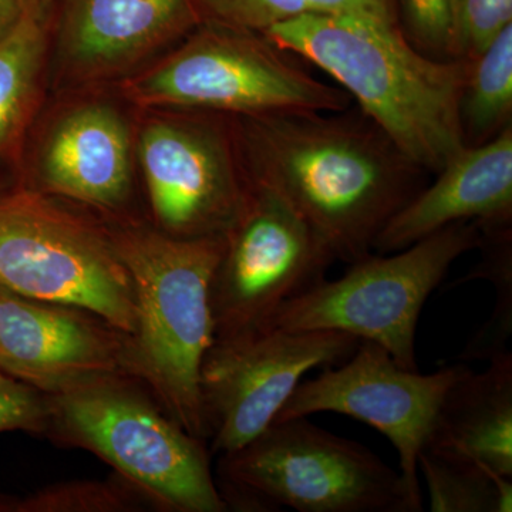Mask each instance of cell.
I'll list each match as a JSON object with an SVG mask.
<instances>
[{
    "instance_id": "cell-1",
    "label": "cell",
    "mask_w": 512,
    "mask_h": 512,
    "mask_svg": "<svg viewBox=\"0 0 512 512\" xmlns=\"http://www.w3.org/2000/svg\"><path fill=\"white\" fill-rule=\"evenodd\" d=\"M248 178L292 208L335 261L372 254L380 232L427 185L359 109L245 117Z\"/></svg>"
},
{
    "instance_id": "cell-2",
    "label": "cell",
    "mask_w": 512,
    "mask_h": 512,
    "mask_svg": "<svg viewBox=\"0 0 512 512\" xmlns=\"http://www.w3.org/2000/svg\"><path fill=\"white\" fill-rule=\"evenodd\" d=\"M261 33L328 74L426 173L467 146L461 97L470 59H434L400 23L365 16L303 15Z\"/></svg>"
},
{
    "instance_id": "cell-3",
    "label": "cell",
    "mask_w": 512,
    "mask_h": 512,
    "mask_svg": "<svg viewBox=\"0 0 512 512\" xmlns=\"http://www.w3.org/2000/svg\"><path fill=\"white\" fill-rule=\"evenodd\" d=\"M224 235L133 229L111 239L133 286L134 332L124 345V369L146 380L170 419L200 440L208 439L201 367L215 342L211 285Z\"/></svg>"
},
{
    "instance_id": "cell-4",
    "label": "cell",
    "mask_w": 512,
    "mask_h": 512,
    "mask_svg": "<svg viewBox=\"0 0 512 512\" xmlns=\"http://www.w3.org/2000/svg\"><path fill=\"white\" fill-rule=\"evenodd\" d=\"M229 507L298 512H420L402 476L369 448L308 417L275 421L221 460Z\"/></svg>"
},
{
    "instance_id": "cell-5",
    "label": "cell",
    "mask_w": 512,
    "mask_h": 512,
    "mask_svg": "<svg viewBox=\"0 0 512 512\" xmlns=\"http://www.w3.org/2000/svg\"><path fill=\"white\" fill-rule=\"evenodd\" d=\"M478 244L477 222L458 221L392 254L372 252L336 281L323 279L286 302L269 326L348 333L382 346L403 369L419 370L423 306L454 262Z\"/></svg>"
},
{
    "instance_id": "cell-6",
    "label": "cell",
    "mask_w": 512,
    "mask_h": 512,
    "mask_svg": "<svg viewBox=\"0 0 512 512\" xmlns=\"http://www.w3.org/2000/svg\"><path fill=\"white\" fill-rule=\"evenodd\" d=\"M165 63L130 84L150 106H180L255 117L348 110L345 90L309 73L298 57L255 30L208 22Z\"/></svg>"
},
{
    "instance_id": "cell-7",
    "label": "cell",
    "mask_w": 512,
    "mask_h": 512,
    "mask_svg": "<svg viewBox=\"0 0 512 512\" xmlns=\"http://www.w3.org/2000/svg\"><path fill=\"white\" fill-rule=\"evenodd\" d=\"M49 406L63 437L92 450L165 507L228 510L201 440L117 382V376L52 394Z\"/></svg>"
},
{
    "instance_id": "cell-8",
    "label": "cell",
    "mask_w": 512,
    "mask_h": 512,
    "mask_svg": "<svg viewBox=\"0 0 512 512\" xmlns=\"http://www.w3.org/2000/svg\"><path fill=\"white\" fill-rule=\"evenodd\" d=\"M0 285L134 332L133 286L113 241L39 198L0 202Z\"/></svg>"
},
{
    "instance_id": "cell-9",
    "label": "cell",
    "mask_w": 512,
    "mask_h": 512,
    "mask_svg": "<svg viewBox=\"0 0 512 512\" xmlns=\"http://www.w3.org/2000/svg\"><path fill=\"white\" fill-rule=\"evenodd\" d=\"M360 340L336 330L279 326L215 339L201 367V397L212 451L234 453L274 423L316 367L348 359Z\"/></svg>"
},
{
    "instance_id": "cell-10",
    "label": "cell",
    "mask_w": 512,
    "mask_h": 512,
    "mask_svg": "<svg viewBox=\"0 0 512 512\" xmlns=\"http://www.w3.org/2000/svg\"><path fill=\"white\" fill-rule=\"evenodd\" d=\"M335 262L315 232L274 192L252 184L224 235L211 285L215 339L271 325L276 312L326 279Z\"/></svg>"
},
{
    "instance_id": "cell-11",
    "label": "cell",
    "mask_w": 512,
    "mask_h": 512,
    "mask_svg": "<svg viewBox=\"0 0 512 512\" xmlns=\"http://www.w3.org/2000/svg\"><path fill=\"white\" fill-rule=\"evenodd\" d=\"M463 369L461 363L421 375L397 365L377 343L360 340L338 369L325 367L320 375L301 382L275 421L323 412L365 421L396 448L400 476L423 505L417 457L433 430L444 394Z\"/></svg>"
},
{
    "instance_id": "cell-12",
    "label": "cell",
    "mask_w": 512,
    "mask_h": 512,
    "mask_svg": "<svg viewBox=\"0 0 512 512\" xmlns=\"http://www.w3.org/2000/svg\"><path fill=\"white\" fill-rule=\"evenodd\" d=\"M140 156L154 214L174 237L224 235L251 194L215 124H153L141 136Z\"/></svg>"
},
{
    "instance_id": "cell-13",
    "label": "cell",
    "mask_w": 512,
    "mask_h": 512,
    "mask_svg": "<svg viewBox=\"0 0 512 512\" xmlns=\"http://www.w3.org/2000/svg\"><path fill=\"white\" fill-rule=\"evenodd\" d=\"M124 345L117 330L0 285V370L33 389L57 394L117 376Z\"/></svg>"
},
{
    "instance_id": "cell-14",
    "label": "cell",
    "mask_w": 512,
    "mask_h": 512,
    "mask_svg": "<svg viewBox=\"0 0 512 512\" xmlns=\"http://www.w3.org/2000/svg\"><path fill=\"white\" fill-rule=\"evenodd\" d=\"M397 212L373 252L392 254L458 221L512 224V126L478 146H466Z\"/></svg>"
},
{
    "instance_id": "cell-15",
    "label": "cell",
    "mask_w": 512,
    "mask_h": 512,
    "mask_svg": "<svg viewBox=\"0 0 512 512\" xmlns=\"http://www.w3.org/2000/svg\"><path fill=\"white\" fill-rule=\"evenodd\" d=\"M50 191L97 207H116L131 180L130 137L116 111L89 106L55 128L42 158Z\"/></svg>"
},
{
    "instance_id": "cell-16",
    "label": "cell",
    "mask_w": 512,
    "mask_h": 512,
    "mask_svg": "<svg viewBox=\"0 0 512 512\" xmlns=\"http://www.w3.org/2000/svg\"><path fill=\"white\" fill-rule=\"evenodd\" d=\"M424 446L460 454L512 478L511 352L494 357L484 372L464 366L444 394Z\"/></svg>"
},
{
    "instance_id": "cell-17",
    "label": "cell",
    "mask_w": 512,
    "mask_h": 512,
    "mask_svg": "<svg viewBox=\"0 0 512 512\" xmlns=\"http://www.w3.org/2000/svg\"><path fill=\"white\" fill-rule=\"evenodd\" d=\"M197 19L194 0H67L64 39L77 63L116 66Z\"/></svg>"
},
{
    "instance_id": "cell-18",
    "label": "cell",
    "mask_w": 512,
    "mask_h": 512,
    "mask_svg": "<svg viewBox=\"0 0 512 512\" xmlns=\"http://www.w3.org/2000/svg\"><path fill=\"white\" fill-rule=\"evenodd\" d=\"M417 468L427 483L431 512L512 511V478L478 461L424 446Z\"/></svg>"
},
{
    "instance_id": "cell-19",
    "label": "cell",
    "mask_w": 512,
    "mask_h": 512,
    "mask_svg": "<svg viewBox=\"0 0 512 512\" xmlns=\"http://www.w3.org/2000/svg\"><path fill=\"white\" fill-rule=\"evenodd\" d=\"M461 123L467 146L483 144L512 126V23L470 59Z\"/></svg>"
},
{
    "instance_id": "cell-20",
    "label": "cell",
    "mask_w": 512,
    "mask_h": 512,
    "mask_svg": "<svg viewBox=\"0 0 512 512\" xmlns=\"http://www.w3.org/2000/svg\"><path fill=\"white\" fill-rule=\"evenodd\" d=\"M483 258L476 268L454 286L474 279H484L495 289L493 315L478 329L461 353L463 362H490L494 357L511 352L512 335V224L478 225Z\"/></svg>"
},
{
    "instance_id": "cell-21",
    "label": "cell",
    "mask_w": 512,
    "mask_h": 512,
    "mask_svg": "<svg viewBox=\"0 0 512 512\" xmlns=\"http://www.w3.org/2000/svg\"><path fill=\"white\" fill-rule=\"evenodd\" d=\"M43 5L0 37V150L18 130L35 90L46 46Z\"/></svg>"
},
{
    "instance_id": "cell-22",
    "label": "cell",
    "mask_w": 512,
    "mask_h": 512,
    "mask_svg": "<svg viewBox=\"0 0 512 512\" xmlns=\"http://www.w3.org/2000/svg\"><path fill=\"white\" fill-rule=\"evenodd\" d=\"M404 35L434 59H460L457 55L451 0H399Z\"/></svg>"
},
{
    "instance_id": "cell-23",
    "label": "cell",
    "mask_w": 512,
    "mask_h": 512,
    "mask_svg": "<svg viewBox=\"0 0 512 512\" xmlns=\"http://www.w3.org/2000/svg\"><path fill=\"white\" fill-rule=\"evenodd\" d=\"M457 55L473 59L512 23V0H451Z\"/></svg>"
},
{
    "instance_id": "cell-24",
    "label": "cell",
    "mask_w": 512,
    "mask_h": 512,
    "mask_svg": "<svg viewBox=\"0 0 512 512\" xmlns=\"http://www.w3.org/2000/svg\"><path fill=\"white\" fill-rule=\"evenodd\" d=\"M127 507L123 491L104 484H70L47 488L25 503L18 511H110Z\"/></svg>"
},
{
    "instance_id": "cell-25",
    "label": "cell",
    "mask_w": 512,
    "mask_h": 512,
    "mask_svg": "<svg viewBox=\"0 0 512 512\" xmlns=\"http://www.w3.org/2000/svg\"><path fill=\"white\" fill-rule=\"evenodd\" d=\"M49 419V402L29 384L0 370V433L39 430Z\"/></svg>"
},
{
    "instance_id": "cell-26",
    "label": "cell",
    "mask_w": 512,
    "mask_h": 512,
    "mask_svg": "<svg viewBox=\"0 0 512 512\" xmlns=\"http://www.w3.org/2000/svg\"><path fill=\"white\" fill-rule=\"evenodd\" d=\"M311 15H353L399 22L396 0H308Z\"/></svg>"
},
{
    "instance_id": "cell-27",
    "label": "cell",
    "mask_w": 512,
    "mask_h": 512,
    "mask_svg": "<svg viewBox=\"0 0 512 512\" xmlns=\"http://www.w3.org/2000/svg\"><path fill=\"white\" fill-rule=\"evenodd\" d=\"M45 0H0V37L6 35L30 9Z\"/></svg>"
},
{
    "instance_id": "cell-28",
    "label": "cell",
    "mask_w": 512,
    "mask_h": 512,
    "mask_svg": "<svg viewBox=\"0 0 512 512\" xmlns=\"http://www.w3.org/2000/svg\"><path fill=\"white\" fill-rule=\"evenodd\" d=\"M19 504L13 503L9 498L0 495V511H18Z\"/></svg>"
}]
</instances>
